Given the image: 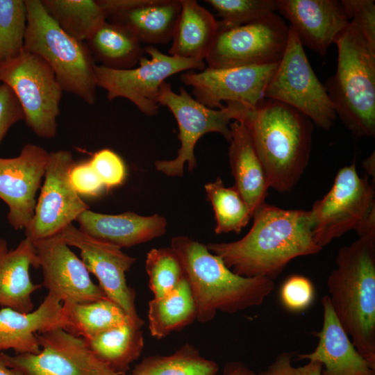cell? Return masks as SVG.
<instances>
[{
    "instance_id": "obj_10",
    "label": "cell",
    "mask_w": 375,
    "mask_h": 375,
    "mask_svg": "<svg viewBox=\"0 0 375 375\" xmlns=\"http://www.w3.org/2000/svg\"><path fill=\"white\" fill-rule=\"evenodd\" d=\"M289 31L290 26L276 12L235 27L219 24L205 58L208 67L226 69L277 63L285 52Z\"/></svg>"
},
{
    "instance_id": "obj_16",
    "label": "cell",
    "mask_w": 375,
    "mask_h": 375,
    "mask_svg": "<svg viewBox=\"0 0 375 375\" xmlns=\"http://www.w3.org/2000/svg\"><path fill=\"white\" fill-rule=\"evenodd\" d=\"M61 235L69 247L80 251L82 261L88 272L98 279L99 285L106 297L117 304L142 328L144 321L137 312L135 294L126 279V273L135 258L115 245L90 236L72 224L67 226Z\"/></svg>"
},
{
    "instance_id": "obj_2",
    "label": "cell",
    "mask_w": 375,
    "mask_h": 375,
    "mask_svg": "<svg viewBox=\"0 0 375 375\" xmlns=\"http://www.w3.org/2000/svg\"><path fill=\"white\" fill-rule=\"evenodd\" d=\"M240 122L250 133L269 188L279 192L290 191L309 161L312 121L288 104L265 98Z\"/></svg>"
},
{
    "instance_id": "obj_5",
    "label": "cell",
    "mask_w": 375,
    "mask_h": 375,
    "mask_svg": "<svg viewBox=\"0 0 375 375\" xmlns=\"http://www.w3.org/2000/svg\"><path fill=\"white\" fill-rule=\"evenodd\" d=\"M334 44L337 69L324 88L336 116L358 138L375 135V50L353 21Z\"/></svg>"
},
{
    "instance_id": "obj_12",
    "label": "cell",
    "mask_w": 375,
    "mask_h": 375,
    "mask_svg": "<svg viewBox=\"0 0 375 375\" xmlns=\"http://www.w3.org/2000/svg\"><path fill=\"white\" fill-rule=\"evenodd\" d=\"M144 51L150 59L142 56L135 68L115 69L96 65L95 82L107 92L108 100L127 99L142 113L153 116L158 112L157 99L161 84L183 71H202L206 63L165 54L152 45L144 47Z\"/></svg>"
},
{
    "instance_id": "obj_45",
    "label": "cell",
    "mask_w": 375,
    "mask_h": 375,
    "mask_svg": "<svg viewBox=\"0 0 375 375\" xmlns=\"http://www.w3.org/2000/svg\"><path fill=\"white\" fill-rule=\"evenodd\" d=\"M362 167L367 172V176H372L374 180L375 176V153L373 151L362 162Z\"/></svg>"
},
{
    "instance_id": "obj_19",
    "label": "cell",
    "mask_w": 375,
    "mask_h": 375,
    "mask_svg": "<svg viewBox=\"0 0 375 375\" xmlns=\"http://www.w3.org/2000/svg\"><path fill=\"white\" fill-rule=\"evenodd\" d=\"M276 1L277 11L290 22L303 47L322 56L349 23L341 1Z\"/></svg>"
},
{
    "instance_id": "obj_28",
    "label": "cell",
    "mask_w": 375,
    "mask_h": 375,
    "mask_svg": "<svg viewBox=\"0 0 375 375\" xmlns=\"http://www.w3.org/2000/svg\"><path fill=\"white\" fill-rule=\"evenodd\" d=\"M93 354L115 372L124 375L144 347L141 328L129 321L85 340Z\"/></svg>"
},
{
    "instance_id": "obj_32",
    "label": "cell",
    "mask_w": 375,
    "mask_h": 375,
    "mask_svg": "<svg viewBox=\"0 0 375 375\" xmlns=\"http://www.w3.org/2000/svg\"><path fill=\"white\" fill-rule=\"evenodd\" d=\"M217 365L186 344L169 356L145 358L133 370L135 375H216Z\"/></svg>"
},
{
    "instance_id": "obj_18",
    "label": "cell",
    "mask_w": 375,
    "mask_h": 375,
    "mask_svg": "<svg viewBox=\"0 0 375 375\" xmlns=\"http://www.w3.org/2000/svg\"><path fill=\"white\" fill-rule=\"evenodd\" d=\"M49 156L44 148L27 144L17 156L0 158V199L8 206V222L16 230L25 228L33 216Z\"/></svg>"
},
{
    "instance_id": "obj_35",
    "label": "cell",
    "mask_w": 375,
    "mask_h": 375,
    "mask_svg": "<svg viewBox=\"0 0 375 375\" xmlns=\"http://www.w3.org/2000/svg\"><path fill=\"white\" fill-rule=\"evenodd\" d=\"M146 271L154 298L170 293L185 277L181 262L171 247L151 249L147 254Z\"/></svg>"
},
{
    "instance_id": "obj_7",
    "label": "cell",
    "mask_w": 375,
    "mask_h": 375,
    "mask_svg": "<svg viewBox=\"0 0 375 375\" xmlns=\"http://www.w3.org/2000/svg\"><path fill=\"white\" fill-rule=\"evenodd\" d=\"M309 211L313 240L322 248L351 230L359 238L375 237L374 183L358 175L353 161L338 171L331 190Z\"/></svg>"
},
{
    "instance_id": "obj_3",
    "label": "cell",
    "mask_w": 375,
    "mask_h": 375,
    "mask_svg": "<svg viewBox=\"0 0 375 375\" xmlns=\"http://www.w3.org/2000/svg\"><path fill=\"white\" fill-rule=\"evenodd\" d=\"M327 286L334 312L359 353L375 369V237L338 250Z\"/></svg>"
},
{
    "instance_id": "obj_33",
    "label": "cell",
    "mask_w": 375,
    "mask_h": 375,
    "mask_svg": "<svg viewBox=\"0 0 375 375\" xmlns=\"http://www.w3.org/2000/svg\"><path fill=\"white\" fill-rule=\"evenodd\" d=\"M204 189L215 212V233H240L252 215L237 188L225 187L218 177L214 182L206 183Z\"/></svg>"
},
{
    "instance_id": "obj_34",
    "label": "cell",
    "mask_w": 375,
    "mask_h": 375,
    "mask_svg": "<svg viewBox=\"0 0 375 375\" xmlns=\"http://www.w3.org/2000/svg\"><path fill=\"white\" fill-rule=\"evenodd\" d=\"M26 26L25 0H0V63L23 51Z\"/></svg>"
},
{
    "instance_id": "obj_26",
    "label": "cell",
    "mask_w": 375,
    "mask_h": 375,
    "mask_svg": "<svg viewBox=\"0 0 375 375\" xmlns=\"http://www.w3.org/2000/svg\"><path fill=\"white\" fill-rule=\"evenodd\" d=\"M219 22L195 0H181L169 49L171 56L203 60L215 38Z\"/></svg>"
},
{
    "instance_id": "obj_6",
    "label": "cell",
    "mask_w": 375,
    "mask_h": 375,
    "mask_svg": "<svg viewBox=\"0 0 375 375\" xmlns=\"http://www.w3.org/2000/svg\"><path fill=\"white\" fill-rule=\"evenodd\" d=\"M25 3L27 26L24 50L38 56L49 65L63 92L94 104L96 64L87 44L65 32L40 0H25Z\"/></svg>"
},
{
    "instance_id": "obj_36",
    "label": "cell",
    "mask_w": 375,
    "mask_h": 375,
    "mask_svg": "<svg viewBox=\"0 0 375 375\" xmlns=\"http://www.w3.org/2000/svg\"><path fill=\"white\" fill-rule=\"evenodd\" d=\"M224 27L239 26L277 11L276 0H206Z\"/></svg>"
},
{
    "instance_id": "obj_40",
    "label": "cell",
    "mask_w": 375,
    "mask_h": 375,
    "mask_svg": "<svg viewBox=\"0 0 375 375\" xmlns=\"http://www.w3.org/2000/svg\"><path fill=\"white\" fill-rule=\"evenodd\" d=\"M69 180L80 196L97 197L105 188L89 161L75 163L70 170Z\"/></svg>"
},
{
    "instance_id": "obj_8",
    "label": "cell",
    "mask_w": 375,
    "mask_h": 375,
    "mask_svg": "<svg viewBox=\"0 0 375 375\" xmlns=\"http://www.w3.org/2000/svg\"><path fill=\"white\" fill-rule=\"evenodd\" d=\"M157 101L172 112L179 129L181 146L176 157L155 162L156 169L168 176H183L185 163L190 171L196 168L194 147L203 135L218 133L230 142L231 121H242L249 110L238 102H227L220 109L208 108L191 97L183 87L180 88L179 93L174 92L166 81L160 87Z\"/></svg>"
},
{
    "instance_id": "obj_41",
    "label": "cell",
    "mask_w": 375,
    "mask_h": 375,
    "mask_svg": "<svg viewBox=\"0 0 375 375\" xmlns=\"http://www.w3.org/2000/svg\"><path fill=\"white\" fill-rule=\"evenodd\" d=\"M22 106L12 90L0 84V144L8 130L17 122L24 120Z\"/></svg>"
},
{
    "instance_id": "obj_1",
    "label": "cell",
    "mask_w": 375,
    "mask_h": 375,
    "mask_svg": "<svg viewBox=\"0 0 375 375\" xmlns=\"http://www.w3.org/2000/svg\"><path fill=\"white\" fill-rule=\"evenodd\" d=\"M252 217V227L242 239L206 245L236 274L274 280L292 260L322 249L313 240L309 210L283 209L265 201Z\"/></svg>"
},
{
    "instance_id": "obj_38",
    "label": "cell",
    "mask_w": 375,
    "mask_h": 375,
    "mask_svg": "<svg viewBox=\"0 0 375 375\" xmlns=\"http://www.w3.org/2000/svg\"><path fill=\"white\" fill-rule=\"evenodd\" d=\"M315 297L312 282L301 275L290 276L282 285L281 301L290 311L299 312L308 308Z\"/></svg>"
},
{
    "instance_id": "obj_22",
    "label": "cell",
    "mask_w": 375,
    "mask_h": 375,
    "mask_svg": "<svg viewBox=\"0 0 375 375\" xmlns=\"http://www.w3.org/2000/svg\"><path fill=\"white\" fill-rule=\"evenodd\" d=\"M321 302L322 327L315 333L318 344L312 352L297 355L299 359L320 362L325 367L321 375H375V369L359 353L337 319L329 296Z\"/></svg>"
},
{
    "instance_id": "obj_23",
    "label": "cell",
    "mask_w": 375,
    "mask_h": 375,
    "mask_svg": "<svg viewBox=\"0 0 375 375\" xmlns=\"http://www.w3.org/2000/svg\"><path fill=\"white\" fill-rule=\"evenodd\" d=\"M76 221L85 233L120 249L160 237L167 228L166 219L158 214L142 216L128 212L106 215L88 209Z\"/></svg>"
},
{
    "instance_id": "obj_27",
    "label": "cell",
    "mask_w": 375,
    "mask_h": 375,
    "mask_svg": "<svg viewBox=\"0 0 375 375\" xmlns=\"http://www.w3.org/2000/svg\"><path fill=\"white\" fill-rule=\"evenodd\" d=\"M85 43L94 60L115 69L133 68L144 53V47L131 30L106 21Z\"/></svg>"
},
{
    "instance_id": "obj_20",
    "label": "cell",
    "mask_w": 375,
    "mask_h": 375,
    "mask_svg": "<svg viewBox=\"0 0 375 375\" xmlns=\"http://www.w3.org/2000/svg\"><path fill=\"white\" fill-rule=\"evenodd\" d=\"M106 18L131 30L140 42L166 44L172 39L181 0H97Z\"/></svg>"
},
{
    "instance_id": "obj_15",
    "label": "cell",
    "mask_w": 375,
    "mask_h": 375,
    "mask_svg": "<svg viewBox=\"0 0 375 375\" xmlns=\"http://www.w3.org/2000/svg\"><path fill=\"white\" fill-rule=\"evenodd\" d=\"M226 69L189 70L180 76L192 88L195 99L206 106L220 109L225 102H238L253 109L265 99V92L278 64Z\"/></svg>"
},
{
    "instance_id": "obj_30",
    "label": "cell",
    "mask_w": 375,
    "mask_h": 375,
    "mask_svg": "<svg viewBox=\"0 0 375 375\" xmlns=\"http://www.w3.org/2000/svg\"><path fill=\"white\" fill-rule=\"evenodd\" d=\"M62 304L67 317L65 330L85 340L133 322L117 304L108 298L88 303Z\"/></svg>"
},
{
    "instance_id": "obj_31",
    "label": "cell",
    "mask_w": 375,
    "mask_h": 375,
    "mask_svg": "<svg viewBox=\"0 0 375 375\" xmlns=\"http://www.w3.org/2000/svg\"><path fill=\"white\" fill-rule=\"evenodd\" d=\"M47 13L67 34L85 42L106 22L97 0H40Z\"/></svg>"
},
{
    "instance_id": "obj_13",
    "label": "cell",
    "mask_w": 375,
    "mask_h": 375,
    "mask_svg": "<svg viewBox=\"0 0 375 375\" xmlns=\"http://www.w3.org/2000/svg\"><path fill=\"white\" fill-rule=\"evenodd\" d=\"M75 163L69 151L49 153L34 214L24 228L26 238L31 242L61 233L83 212L89 209L69 180V172Z\"/></svg>"
},
{
    "instance_id": "obj_14",
    "label": "cell",
    "mask_w": 375,
    "mask_h": 375,
    "mask_svg": "<svg viewBox=\"0 0 375 375\" xmlns=\"http://www.w3.org/2000/svg\"><path fill=\"white\" fill-rule=\"evenodd\" d=\"M37 354H5L9 367L24 375H121L100 361L85 340L62 328L36 334Z\"/></svg>"
},
{
    "instance_id": "obj_25",
    "label": "cell",
    "mask_w": 375,
    "mask_h": 375,
    "mask_svg": "<svg viewBox=\"0 0 375 375\" xmlns=\"http://www.w3.org/2000/svg\"><path fill=\"white\" fill-rule=\"evenodd\" d=\"M230 128L231 139L228 158L235 182L234 186L253 215L254 210L265 202L269 185L246 126L242 122L233 121Z\"/></svg>"
},
{
    "instance_id": "obj_4",
    "label": "cell",
    "mask_w": 375,
    "mask_h": 375,
    "mask_svg": "<svg viewBox=\"0 0 375 375\" xmlns=\"http://www.w3.org/2000/svg\"><path fill=\"white\" fill-rule=\"evenodd\" d=\"M197 308V319L211 321L218 311L235 313L260 305L274 288V280L244 277L228 268L204 245L186 236L172 239Z\"/></svg>"
},
{
    "instance_id": "obj_9",
    "label": "cell",
    "mask_w": 375,
    "mask_h": 375,
    "mask_svg": "<svg viewBox=\"0 0 375 375\" xmlns=\"http://www.w3.org/2000/svg\"><path fill=\"white\" fill-rule=\"evenodd\" d=\"M0 81L12 90L24 112V121L40 138H53L63 90L49 65L23 49L0 63Z\"/></svg>"
},
{
    "instance_id": "obj_42",
    "label": "cell",
    "mask_w": 375,
    "mask_h": 375,
    "mask_svg": "<svg viewBox=\"0 0 375 375\" xmlns=\"http://www.w3.org/2000/svg\"><path fill=\"white\" fill-rule=\"evenodd\" d=\"M292 353H280L267 369L257 375H321L322 364L317 360H309L303 366L294 367L292 365Z\"/></svg>"
},
{
    "instance_id": "obj_17",
    "label": "cell",
    "mask_w": 375,
    "mask_h": 375,
    "mask_svg": "<svg viewBox=\"0 0 375 375\" xmlns=\"http://www.w3.org/2000/svg\"><path fill=\"white\" fill-rule=\"evenodd\" d=\"M43 286L62 303H81L107 298L61 233L33 242Z\"/></svg>"
},
{
    "instance_id": "obj_39",
    "label": "cell",
    "mask_w": 375,
    "mask_h": 375,
    "mask_svg": "<svg viewBox=\"0 0 375 375\" xmlns=\"http://www.w3.org/2000/svg\"><path fill=\"white\" fill-rule=\"evenodd\" d=\"M341 3L349 22L356 23L369 45L375 50V1L342 0Z\"/></svg>"
},
{
    "instance_id": "obj_37",
    "label": "cell",
    "mask_w": 375,
    "mask_h": 375,
    "mask_svg": "<svg viewBox=\"0 0 375 375\" xmlns=\"http://www.w3.org/2000/svg\"><path fill=\"white\" fill-rule=\"evenodd\" d=\"M89 162L105 188H115L124 182L126 175L125 164L111 149H103L95 152Z\"/></svg>"
},
{
    "instance_id": "obj_44",
    "label": "cell",
    "mask_w": 375,
    "mask_h": 375,
    "mask_svg": "<svg viewBox=\"0 0 375 375\" xmlns=\"http://www.w3.org/2000/svg\"><path fill=\"white\" fill-rule=\"evenodd\" d=\"M0 375H24L21 372L8 366L5 353L0 352Z\"/></svg>"
},
{
    "instance_id": "obj_46",
    "label": "cell",
    "mask_w": 375,
    "mask_h": 375,
    "mask_svg": "<svg viewBox=\"0 0 375 375\" xmlns=\"http://www.w3.org/2000/svg\"><path fill=\"white\" fill-rule=\"evenodd\" d=\"M124 375H125V374H124ZM129 375H135V374H134L132 373V374H129Z\"/></svg>"
},
{
    "instance_id": "obj_21",
    "label": "cell",
    "mask_w": 375,
    "mask_h": 375,
    "mask_svg": "<svg viewBox=\"0 0 375 375\" xmlns=\"http://www.w3.org/2000/svg\"><path fill=\"white\" fill-rule=\"evenodd\" d=\"M66 326L62 303L49 294L29 312L3 308L0 310V352L12 349L16 354H37L40 351L37 333L56 328L66 329Z\"/></svg>"
},
{
    "instance_id": "obj_11",
    "label": "cell",
    "mask_w": 375,
    "mask_h": 375,
    "mask_svg": "<svg viewBox=\"0 0 375 375\" xmlns=\"http://www.w3.org/2000/svg\"><path fill=\"white\" fill-rule=\"evenodd\" d=\"M265 98L296 108L324 130L330 129L337 119L324 85L315 74L290 26L285 52L266 88Z\"/></svg>"
},
{
    "instance_id": "obj_24",
    "label": "cell",
    "mask_w": 375,
    "mask_h": 375,
    "mask_svg": "<svg viewBox=\"0 0 375 375\" xmlns=\"http://www.w3.org/2000/svg\"><path fill=\"white\" fill-rule=\"evenodd\" d=\"M39 268L33 242L27 238L10 249L0 238V306L21 312L33 310L32 294L40 288L31 278L30 268Z\"/></svg>"
},
{
    "instance_id": "obj_29",
    "label": "cell",
    "mask_w": 375,
    "mask_h": 375,
    "mask_svg": "<svg viewBox=\"0 0 375 375\" xmlns=\"http://www.w3.org/2000/svg\"><path fill=\"white\" fill-rule=\"evenodd\" d=\"M195 318L196 305L185 276L170 293L149 302V328L156 338L183 328Z\"/></svg>"
},
{
    "instance_id": "obj_43",
    "label": "cell",
    "mask_w": 375,
    "mask_h": 375,
    "mask_svg": "<svg viewBox=\"0 0 375 375\" xmlns=\"http://www.w3.org/2000/svg\"><path fill=\"white\" fill-rule=\"evenodd\" d=\"M224 375H257L252 370L239 362H231L226 365Z\"/></svg>"
}]
</instances>
